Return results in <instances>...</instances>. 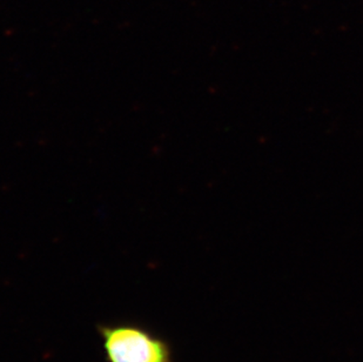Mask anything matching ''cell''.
<instances>
[{
	"label": "cell",
	"instance_id": "1",
	"mask_svg": "<svg viewBox=\"0 0 363 362\" xmlns=\"http://www.w3.org/2000/svg\"><path fill=\"white\" fill-rule=\"evenodd\" d=\"M106 362H174L171 344L134 322L98 326Z\"/></svg>",
	"mask_w": 363,
	"mask_h": 362
}]
</instances>
